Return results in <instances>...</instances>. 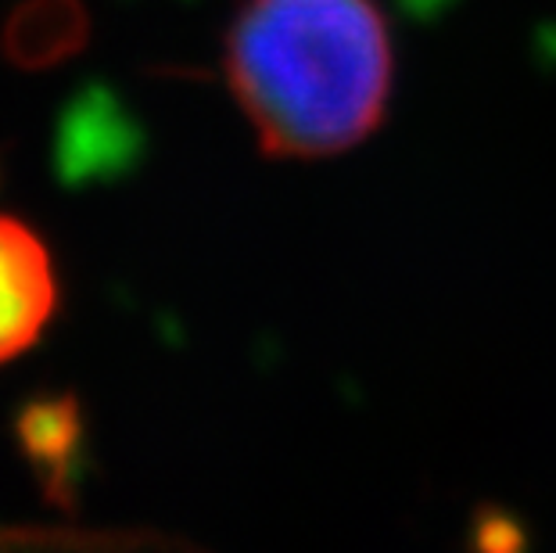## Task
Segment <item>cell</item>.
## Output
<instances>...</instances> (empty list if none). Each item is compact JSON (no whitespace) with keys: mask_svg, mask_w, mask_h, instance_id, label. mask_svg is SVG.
<instances>
[{"mask_svg":"<svg viewBox=\"0 0 556 553\" xmlns=\"http://www.w3.org/2000/svg\"><path fill=\"white\" fill-rule=\"evenodd\" d=\"M227 84L266 155H341L384 120L388 22L374 0H248L227 33Z\"/></svg>","mask_w":556,"mask_h":553,"instance_id":"1","label":"cell"},{"mask_svg":"<svg viewBox=\"0 0 556 553\" xmlns=\"http://www.w3.org/2000/svg\"><path fill=\"white\" fill-rule=\"evenodd\" d=\"M58 302L54 266L26 223L0 216V363L40 338Z\"/></svg>","mask_w":556,"mask_h":553,"instance_id":"2","label":"cell"},{"mask_svg":"<svg viewBox=\"0 0 556 553\" xmlns=\"http://www.w3.org/2000/svg\"><path fill=\"white\" fill-rule=\"evenodd\" d=\"M18 453L40 478L43 497L58 507H73L83 456V414L73 395H37L22 403L15 417Z\"/></svg>","mask_w":556,"mask_h":553,"instance_id":"3","label":"cell"},{"mask_svg":"<svg viewBox=\"0 0 556 553\" xmlns=\"http://www.w3.org/2000/svg\"><path fill=\"white\" fill-rule=\"evenodd\" d=\"M87 37L79 0H22L4 22V58L18 68H47L76 54Z\"/></svg>","mask_w":556,"mask_h":553,"instance_id":"4","label":"cell"}]
</instances>
